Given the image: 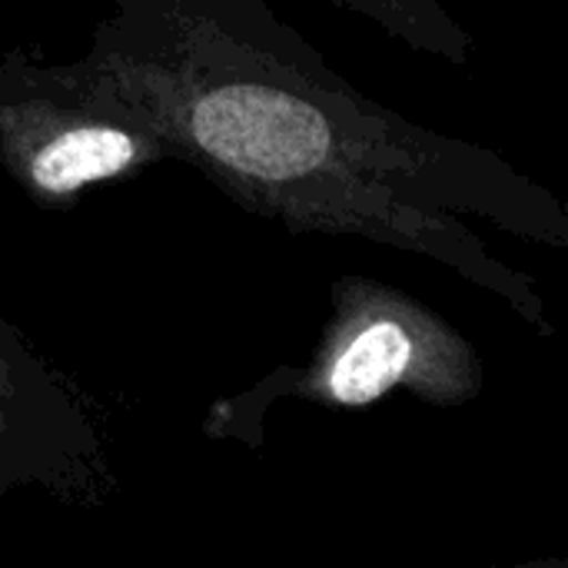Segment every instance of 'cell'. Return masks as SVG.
<instances>
[{"label": "cell", "instance_id": "1", "mask_svg": "<svg viewBox=\"0 0 568 568\" xmlns=\"http://www.w3.org/2000/svg\"><path fill=\"white\" fill-rule=\"evenodd\" d=\"M87 60L246 213L419 253L556 336L536 280L469 220L568 250L566 203L496 150L356 90L266 0H106Z\"/></svg>", "mask_w": 568, "mask_h": 568}, {"label": "cell", "instance_id": "2", "mask_svg": "<svg viewBox=\"0 0 568 568\" xmlns=\"http://www.w3.org/2000/svg\"><path fill=\"white\" fill-rule=\"evenodd\" d=\"M396 389L433 409H463L486 389L479 349L429 303L373 276H339L329 316L303 366H276L253 389L216 399L203 419L210 439L263 446V419L280 399L316 409H373Z\"/></svg>", "mask_w": 568, "mask_h": 568}, {"label": "cell", "instance_id": "3", "mask_svg": "<svg viewBox=\"0 0 568 568\" xmlns=\"http://www.w3.org/2000/svg\"><path fill=\"white\" fill-rule=\"evenodd\" d=\"M170 160L166 136L87 57L0 53V166L30 203L60 213L90 186Z\"/></svg>", "mask_w": 568, "mask_h": 568}, {"label": "cell", "instance_id": "4", "mask_svg": "<svg viewBox=\"0 0 568 568\" xmlns=\"http://www.w3.org/2000/svg\"><path fill=\"white\" fill-rule=\"evenodd\" d=\"M100 413L63 369L0 313V499L40 489L67 506L116 493Z\"/></svg>", "mask_w": 568, "mask_h": 568}, {"label": "cell", "instance_id": "5", "mask_svg": "<svg viewBox=\"0 0 568 568\" xmlns=\"http://www.w3.org/2000/svg\"><path fill=\"white\" fill-rule=\"evenodd\" d=\"M346 13L366 17L409 50L466 67L476 53V37L446 10L443 0H329Z\"/></svg>", "mask_w": 568, "mask_h": 568}]
</instances>
